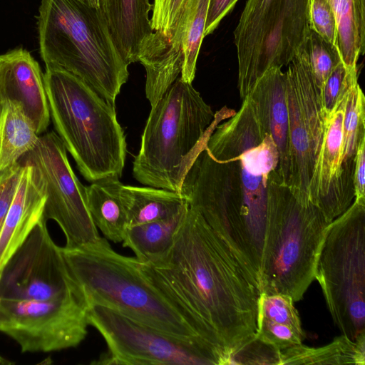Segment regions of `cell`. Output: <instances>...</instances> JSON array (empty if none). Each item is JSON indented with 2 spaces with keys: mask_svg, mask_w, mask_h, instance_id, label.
<instances>
[{
  "mask_svg": "<svg viewBox=\"0 0 365 365\" xmlns=\"http://www.w3.org/2000/svg\"><path fill=\"white\" fill-rule=\"evenodd\" d=\"M140 264L222 365L255 336L259 282L195 209L188 207L169 248Z\"/></svg>",
  "mask_w": 365,
  "mask_h": 365,
  "instance_id": "1",
  "label": "cell"
},
{
  "mask_svg": "<svg viewBox=\"0 0 365 365\" xmlns=\"http://www.w3.org/2000/svg\"><path fill=\"white\" fill-rule=\"evenodd\" d=\"M235 113L227 106L214 113L192 83L178 77L151 106L133 163V177L143 185L180 192L202 145Z\"/></svg>",
  "mask_w": 365,
  "mask_h": 365,
  "instance_id": "2",
  "label": "cell"
},
{
  "mask_svg": "<svg viewBox=\"0 0 365 365\" xmlns=\"http://www.w3.org/2000/svg\"><path fill=\"white\" fill-rule=\"evenodd\" d=\"M61 250L89 305L103 306L163 332L205 342L145 276L140 261L115 251L106 237Z\"/></svg>",
  "mask_w": 365,
  "mask_h": 365,
  "instance_id": "3",
  "label": "cell"
},
{
  "mask_svg": "<svg viewBox=\"0 0 365 365\" xmlns=\"http://www.w3.org/2000/svg\"><path fill=\"white\" fill-rule=\"evenodd\" d=\"M46 68L43 81L50 117L79 172L91 182L119 179L127 146L115 106L72 73L58 67Z\"/></svg>",
  "mask_w": 365,
  "mask_h": 365,
  "instance_id": "4",
  "label": "cell"
},
{
  "mask_svg": "<svg viewBox=\"0 0 365 365\" xmlns=\"http://www.w3.org/2000/svg\"><path fill=\"white\" fill-rule=\"evenodd\" d=\"M40 53L46 66L76 76L115 106L129 76L98 9L78 0H41Z\"/></svg>",
  "mask_w": 365,
  "mask_h": 365,
  "instance_id": "5",
  "label": "cell"
},
{
  "mask_svg": "<svg viewBox=\"0 0 365 365\" xmlns=\"http://www.w3.org/2000/svg\"><path fill=\"white\" fill-rule=\"evenodd\" d=\"M331 222L312 202L299 201L277 170L267 183V214L261 293L282 294L301 300L314 280L320 250Z\"/></svg>",
  "mask_w": 365,
  "mask_h": 365,
  "instance_id": "6",
  "label": "cell"
},
{
  "mask_svg": "<svg viewBox=\"0 0 365 365\" xmlns=\"http://www.w3.org/2000/svg\"><path fill=\"white\" fill-rule=\"evenodd\" d=\"M314 279L341 334L365 336V204L354 200L330 223Z\"/></svg>",
  "mask_w": 365,
  "mask_h": 365,
  "instance_id": "7",
  "label": "cell"
},
{
  "mask_svg": "<svg viewBox=\"0 0 365 365\" xmlns=\"http://www.w3.org/2000/svg\"><path fill=\"white\" fill-rule=\"evenodd\" d=\"M310 0H247L234 31L243 100L272 67L287 66L309 31Z\"/></svg>",
  "mask_w": 365,
  "mask_h": 365,
  "instance_id": "8",
  "label": "cell"
},
{
  "mask_svg": "<svg viewBox=\"0 0 365 365\" xmlns=\"http://www.w3.org/2000/svg\"><path fill=\"white\" fill-rule=\"evenodd\" d=\"M206 143L187 170L180 192L258 279L259 268L246 222L240 160L214 159L205 149Z\"/></svg>",
  "mask_w": 365,
  "mask_h": 365,
  "instance_id": "9",
  "label": "cell"
},
{
  "mask_svg": "<svg viewBox=\"0 0 365 365\" xmlns=\"http://www.w3.org/2000/svg\"><path fill=\"white\" fill-rule=\"evenodd\" d=\"M88 323L108 347L93 364L222 365L217 352L203 341L163 332L103 306L90 305Z\"/></svg>",
  "mask_w": 365,
  "mask_h": 365,
  "instance_id": "10",
  "label": "cell"
},
{
  "mask_svg": "<svg viewBox=\"0 0 365 365\" xmlns=\"http://www.w3.org/2000/svg\"><path fill=\"white\" fill-rule=\"evenodd\" d=\"M289 173L287 185L301 202H310L309 183L322 143L327 113L302 46L287 65Z\"/></svg>",
  "mask_w": 365,
  "mask_h": 365,
  "instance_id": "11",
  "label": "cell"
},
{
  "mask_svg": "<svg viewBox=\"0 0 365 365\" xmlns=\"http://www.w3.org/2000/svg\"><path fill=\"white\" fill-rule=\"evenodd\" d=\"M19 163L31 164L39 171L46 192L43 218L58 225L65 247H81L100 237L88 209L86 187L76 177L64 144L54 131L41 135Z\"/></svg>",
  "mask_w": 365,
  "mask_h": 365,
  "instance_id": "12",
  "label": "cell"
},
{
  "mask_svg": "<svg viewBox=\"0 0 365 365\" xmlns=\"http://www.w3.org/2000/svg\"><path fill=\"white\" fill-rule=\"evenodd\" d=\"M89 307L83 294L51 300L0 299V309L9 318L2 332L22 352L76 347L87 335Z\"/></svg>",
  "mask_w": 365,
  "mask_h": 365,
  "instance_id": "13",
  "label": "cell"
},
{
  "mask_svg": "<svg viewBox=\"0 0 365 365\" xmlns=\"http://www.w3.org/2000/svg\"><path fill=\"white\" fill-rule=\"evenodd\" d=\"M43 218L0 271V299L51 300L83 294Z\"/></svg>",
  "mask_w": 365,
  "mask_h": 365,
  "instance_id": "14",
  "label": "cell"
},
{
  "mask_svg": "<svg viewBox=\"0 0 365 365\" xmlns=\"http://www.w3.org/2000/svg\"><path fill=\"white\" fill-rule=\"evenodd\" d=\"M347 95L327 115L324 135L309 188L310 201L331 222L352 204L341 181L342 127Z\"/></svg>",
  "mask_w": 365,
  "mask_h": 365,
  "instance_id": "15",
  "label": "cell"
},
{
  "mask_svg": "<svg viewBox=\"0 0 365 365\" xmlns=\"http://www.w3.org/2000/svg\"><path fill=\"white\" fill-rule=\"evenodd\" d=\"M17 103L39 135L48 128L49 106L38 63L18 47L0 55V103Z\"/></svg>",
  "mask_w": 365,
  "mask_h": 365,
  "instance_id": "16",
  "label": "cell"
},
{
  "mask_svg": "<svg viewBox=\"0 0 365 365\" xmlns=\"http://www.w3.org/2000/svg\"><path fill=\"white\" fill-rule=\"evenodd\" d=\"M19 164V182L0 232V271L43 218L46 192L41 174L31 164Z\"/></svg>",
  "mask_w": 365,
  "mask_h": 365,
  "instance_id": "17",
  "label": "cell"
},
{
  "mask_svg": "<svg viewBox=\"0 0 365 365\" xmlns=\"http://www.w3.org/2000/svg\"><path fill=\"white\" fill-rule=\"evenodd\" d=\"M249 96L265 135L273 138L279 152L277 172L287 185L289 173V118L287 77L281 68H269Z\"/></svg>",
  "mask_w": 365,
  "mask_h": 365,
  "instance_id": "18",
  "label": "cell"
},
{
  "mask_svg": "<svg viewBox=\"0 0 365 365\" xmlns=\"http://www.w3.org/2000/svg\"><path fill=\"white\" fill-rule=\"evenodd\" d=\"M98 9L127 65L138 62L140 46L153 33L149 0H99Z\"/></svg>",
  "mask_w": 365,
  "mask_h": 365,
  "instance_id": "19",
  "label": "cell"
},
{
  "mask_svg": "<svg viewBox=\"0 0 365 365\" xmlns=\"http://www.w3.org/2000/svg\"><path fill=\"white\" fill-rule=\"evenodd\" d=\"M294 303L284 294L261 293L255 336L279 351L302 344L306 336Z\"/></svg>",
  "mask_w": 365,
  "mask_h": 365,
  "instance_id": "20",
  "label": "cell"
},
{
  "mask_svg": "<svg viewBox=\"0 0 365 365\" xmlns=\"http://www.w3.org/2000/svg\"><path fill=\"white\" fill-rule=\"evenodd\" d=\"M183 52L163 34L153 31L143 41L138 56L145 70V96L150 106L180 77Z\"/></svg>",
  "mask_w": 365,
  "mask_h": 365,
  "instance_id": "21",
  "label": "cell"
},
{
  "mask_svg": "<svg viewBox=\"0 0 365 365\" xmlns=\"http://www.w3.org/2000/svg\"><path fill=\"white\" fill-rule=\"evenodd\" d=\"M120 192L127 213L128 227L170 218L189 206L180 192L161 188L122 184Z\"/></svg>",
  "mask_w": 365,
  "mask_h": 365,
  "instance_id": "22",
  "label": "cell"
},
{
  "mask_svg": "<svg viewBox=\"0 0 365 365\" xmlns=\"http://www.w3.org/2000/svg\"><path fill=\"white\" fill-rule=\"evenodd\" d=\"M121 185L117 178H106L86 187V202L93 223L107 240L115 243L122 242L128 228Z\"/></svg>",
  "mask_w": 365,
  "mask_h": 365,
  "instance_id": "23",
  "label": "cell"
},
{
  "mask_svg": "<svg viewBox=\"0 0 365 365\" xmlns=\"http://www.w3.org/2000/svg\"><path fill=\"white\" fill-rule=\"evenodd\" d=\"M39 136L17 103H0V174L18 164Z\"/></svg>",
  "mask_w": 365,
  "mask_h": 365,
  "instance_id": "24",
  "label": "cell"
},
{
  "mask_svg": "<svg viewBox=\"0 0 365 365\" xmlns=\"http://www.w3.org/2000/svg\"><path fill=\"white\" fill-rule=\"evenodd\" d=\"M365 138V98L356 83L349 90L342 127L341 181L344 192L354 200V173L357 149Z\"/></svg>",
  "mask_w": 365,
  "mask_h": 365,
  "instance_id": "25",
  "label": "cell"
},
{
  "mask_svg": "<svg viewBox=\"0 0 365 365\" xmlns=\"http://www.w3.org/2000/svg\"><path fill=\"white\" fill-rule=\"evenodd\" d=\"M336 23L338 48L349 70H356L365 51V0H327Z\"/></svg>",
  "mask_w": 365,
  "mask_h": 365,
  "instance_id": "26",
  "label": "cell"
},
{
  "mask_svg": "<svg viewBox=\"0 0 365 365\" xmlns=\"http://www.w3.org/2000/svg\"><path fill=\"white\" fill-rule=\"evenodd\" d=\"M365 364V336L355 341L341 334L329 344L314 348L303 344L280 351V364Z\"/></svg>",
  "mask_w": 365,
  "mask_h": 365,
  "instance_id": "27",
  "label": "cell"
},
{
  "mask_svg": "<svg viewBox=\"0 0 365 365\" xmlns=\"http://www.w3.org/2000/svg\"><path fill=\"white\" fill-rule=\"evenodd\" d=\"M187 209L168 219L128 227L123 246L130 249L140 262L157 259L170 246Z\"/></svg>",
  "mask_w": 365,
  "mask_h": 365,
  "instance_id": "28",
  "label": "cell"
},
{
  "mask_svg": "<svg viewBox=\"0 0 365 365\" xmlns=\"http://www.w3.org/2000/svg\"><path fill=\"white\" fill-rule=\"evenodd\" d=\"M210 0H189L182 38L183 64L180 78L192 82L197 61L205 37V28Z\"/></svg>",
  "mask_w": 365,
  "mask_h": 365,
  "instance_id": "29",
  "label": "cell"
},
{
  "mask_svg": "<svg viewBox=\"0 0 365 365\" xmlns=\"http://www.w3.org/2000/svg\"><path fill=\"white\" fill-rule=\"evenodd\" d=\"M189 0H154L151 24L153 31L165 36L182 48V38Z\"/></svg>",
  "mask_w": 365,
  "mask_h": 365,
  "instance_id": "30",
  "label": "cell"
},
{
  "mask_svg": "<svg viewBox=\"0 0 365 365\" xmlns=\"http://www.w3.org/2000/svg\"><path fill=\"white\" fill-rule=\"evenodd\" d=\"M302 46L316 83L322 91L331 73L342 62L339 48L312 29Z\"/></svg>",
  "mask_w": 365,
  "mask_h": 365,
  "instance_id": "31",
  "label": "cell"
},
{
  "mask_svg": "<svg viewBox=\"0 0 365 365\" xmlns=\"http://www.w3.org/2000/svg\"><path fill=\"white\" fill-rule=\"evenodd\" d=\"M356 83V70H349L342 62L340 63L331 73L321 91L323 106L327 115Z\"/></svg>",
  "mask_w": 365,
  "mask_h": 365,
  "instance_id": "32",
  "label": "cell"
},
{
  "mask_svg": "<svg viewBox=\"0 0 365 365\" xmlns=\"http://www.w3.org/2000/svg\"><path fill=\"white\" fill-rule=\"evenodd\" d=\"M308 17L309 29L338 47L336 19L327 1L310 0Z\"/></svg>",
  "mask_w": 365,
  "mask_h": 365,
  "instance_id": "33",
  "label": "cell"
},
{
  "mask_svg": "<svg viewBox=\"0 0 365 365\" xmlns=\"http://www.w3.org/2000/svg\"><path fill=\"white\" fill-rule=\"evenodd\" d=\"M230 364H280V351L255 336L235 354Z\"/></svg>",
  "mask_w": 365,
  "mask_h": 365,
  "instance_id": "34",
  "label": "cell"
},
{
  "mask_svg": "<svg viewBox=\"0 0 365 365\" xmlns=\"http://www.w3.org/2000/svg\"><path fill=\"white\" fill-rule=\"evenodd\" d=\"M21 171L19 163L0 174V232L14 198Z\"/></svg>",
  "mask_w": 365,
  "mask_h": 365,
  "instance_id": "35",
  "label": "cell"
},
{
  "mask_svg": "<svg viewBox=\"0 0 365 365\" xmlns=\"http://www.w3.org/2000/svg\"><path fill=\"white\" fill-rule=\"evenodd\" d=\"M238 0H210L205 28V36L212 33L222 19L231 11Z\"/></svg>",
  "mask_w": 365,
  "mask_h": 365,
  "instance_id": "36",
  "label": "cell"
},
{
  "mask_svg": "<svg viewBox=\"0 0 365 365\" xmlns=\"http://www.w3.org/2000/svg\"><path fill=\"white\" fill-rule=\"evenodd\" d=\"M365 138L357 149L354 173V201L365 204Z\"/></svg>",
  "mask_w": 365,
  "mask_h": 365,
  "instance_id": "37",
  "label": "cell"
},
{
  "mask_svg": "<svg viewBox=\"0 0 365 365\" xmlns=\"http://www.w3.org/2000/svg\"><path fill=\"white\" fill-rule=\"evenodd\" d=\"M8 319L7 315L0 309V331H2L7 325Z\"/></svg>",
  "mask_w": 365,
  "mask_h": 365,
  "instance_id": "38",
  "label": "cell"
},
{
  "mask_svg": "<svg viewBox=\"0 0 365 365\" xmlns=\"http://www.w3.org/2000/svg\"><path fill=\"white\" fill-rule=\"evenodd\" d=\"M83 4L93 7L95 9H98L99 6V0H78Z\"/></svg>",
  "mask_w": 365,
  "mask_h": 365,
  "instance_id": "39",
  "label": "cell"
},
{
  "mask_svg": "<svg viewBox=\"0 0 365 365\" xmlns=\"http://www.w3.org/2000/svg\"><path fill=\"white\" fill-rule=\"evenodd\" d=\"M14 363L0 355V365H11Z\"/></svg>",
  "mask_w": 365,
  "mask_h": 365,
  "instance_id": "40",
  "label": "cell"
}]
</instances>
